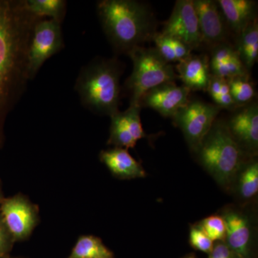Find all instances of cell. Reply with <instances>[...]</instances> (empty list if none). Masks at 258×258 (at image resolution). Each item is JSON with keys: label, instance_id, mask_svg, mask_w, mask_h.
Here are the masks:
<instances>
[{"label": "cell", "instance_id": "cell-9", "mask_svg": "<svg viewBox=\"0 0 258 258\" xmlns=\"http://www.w3.org/2000/svg\"><path fill=\"white\" fill-rule=\"evenodd\" d=\"M161 33L177 39L191 50L200 47L203 39L194 0L176 2L170 18L164 23Z\"/></svg>", "mask_w": 258, "mask_h": 258}, {"label": "cell", "instance_id": "cell-21", "mask_svg": "<svg viewBox=\"0 0 258 258\" xmlns=\"http://www.w3.org/2000/svg\"><path fill=\"white\" fill-rule=\"evenodd\" d=\"M152 40L161 57L169 63L179 62L191 54V50L182 42L161 32H157Z\"/></svg>", "mask_w": 258, "mask_h": 258}, {"label": "cell", "instance_id": "cell-13", "mask_svg": "<svg viewBox=\"0 0 258 258\" xmlns=\"http://www.w3.org/2000/svg\"><path fill=\"white\" fill-rule=\"evenodd\" d=\"M233 138L243 149L256 152L258 147L257 103H249L237 111L226 123Z\"/></svg>", "mask_w": 258, "mask_h": 258}, {"label": "cell", "instance_id": "cell-1", "mask_svg": "<svg viewBox=\"0 0 258 258\" xmlns=\"http://www.w3.org/2000/svg\"><path fill=\"white\" fill-rule=\"evenodd\" d=\"M42 18L29 11L25 0H0V149L7 118L30 81L29 45L35 24Z\"/></svg>", "mask_w": 258, "mask_h": 258}, {"label": "cell", "instance_id": "cell-3", "mask_svg": "<svg viewBox=\"0 0 258 258\" xmlns=\"http://www.w3.org/2000/svg\"><path fill=\"white\" fill-rule=\"evenodd\" d=\"M123 69L124 66L115 57H97L83 67L75 85L83 106L110 117L119 111Z\"/></svg>", "mask_w": 258, "mask_h": 258}, {"label": "cell", "instance_id": "cell-19", "mask_svg": "<svg viewBox=\"0 0 258 258\" xmlns=\"http://www.w3.org/2000/svg\"><path fill=\"white\" fill-rule=\"evenodd\" d=\"M236 50L247 71L253 67L258 57V23L255 17L238 35Z\"/></svg>", "mask_w": 258, "mask_h": 258}, {"label": "cell", "instance_id": "cell-23", "mask_svg": "<svg viewBox=\"0 0 258 258\" xmlns=\"http://www.w3.org/2000/svg\"><path fill=\"white\" fill-rule=\"evenodd\" d=\"M207 91L216 106L222 109L234 110L237 108L231 96L228 81L223 78L212 76Z\"/></svg>", "mask_w": 258, "mask_h": 258}, {"label": "cell", "instance_id": "cell-29", "mask_svg": "<svg viewBox=\"0 0 258 258\" xmlns=\"http://www.w3.org/2000/svg\"><path fill=\"white\" fill-rule=\"evenodd\" d=\"M209 258H240L234 253L224 242H219L214 246Z\"/></svg>", "mask_w": 258, "mask_h": 258}, {"label": "cell", "instance_id": "cell-16", "mask_svg": "<svg viewBox=\"0 0 258 258\" xmlns=\"http://www.w3.org/2000/svg\"><path fill=\"white\" fill-rule=\"evenodd\" d=\"M99 159L111 174L118 179H132L146 176L142 164L129 154L127 149L114 147L101 151Z\"/></svg>", "mask_w": 258, "mask_h": 258}, {"label": "cell", "instance_id": "cell-31", "mask_svg": "<svg viewBox=\"0 0 258 258\" xmlns=\"http://www.w3.org/2000/svg\"><path fill=\"white\" fill-rule=\"evenodd\" d=\"M183 258H196V257H195V254L191 253L189 254H187V255L185 256V257H183Z\"/></svg>", "mask_w": 258, "mask_h": 258}, {"label": "cell", "instance_id": "cell-5", "mask_svg": "<svg viewBox=\"0 0 258 258\" xmlns=\"http://www.w3.org/2000/svg\"><path fill=\"white\" fill-rule=\"evenodd\" d=\"M128 55L133 62V71L124 84L129 105L139 106L142 96L148 91L160 85L175 83L178 79L175 70L156 47H136Z\"/></svg>", "mask_w": 258, "mask_h": 258}, {"label": "cell", "instance_id": "cell-10", "mask_svg": "<svg viewBox=\"0 0 258 258\" xmlns=\"http://www.w3.org/2000/svg\"><path fill=\"white\" fill-rule=\"evenodd\" d=\"M141 109L139 106L129 105L125 111L111 115L108 145L128 150L134 149L140 139L148 138L141 121Z\"/></svg>", "mask_w": 258, "mask_h": 258}, {"label": "cell", "instance_id": "cell-28", "mask_svg": "<svg viewBox=\"0 0 258 258\" xmlns=\"http://www.w3.org/2000/svg\"><path fill=\"white\" fill-rule=\"evenodd\" d=\"M15 242L13 235L0 215V257L10 254Z\"/></svg>", "mask_w": 258, "mask_h": 258}, {"label": "cell", "instance_id": "cell-7", "mask_svg": "<svg viewBox=\"0 0 258 258\" xmlns=\"http://www.w3.org/2000/svg\"><path fill=\"white\" fill-rule=\"evenodd\" d=\"M64 46L61 23L51 19H40L34 27L29 45L30 80L35 79L45 61L60 52Z\"/></svg>", "mask_w": 258, "mask_h": 258}, {"label": "cell", "instance_id": "cell-27", "mask_svg": "<svg viewBox=\"0 0 258 258\" xmlns=\"http://www.w3.org/2000/svg\"><path fill=\"white\" fill-rule=\"evenodd\" d=\"M189 242L193 248L205 253L210 254L214 247L213 241L210 240L198 226L191 227Z\"/></svg>", "mask_w": 258, "mask_h": 258}, {"label": "cell", "instance_id": "cell-15", "mask_svg": "<svg viewBox=\"0 0 258 258\" xmlns=\"http://www.w3.org/2000/svg\"><path fill=\"white\" fill-rule=\"evenodd\" d=\"M210 60L212 76L227 80L237 76H248L237 50L227 42L212 47Z\"/></svg>", "mask_w": 258, "mask_h": 258}, {"label": "cell", "instance_id": "cell-20", "mask_svg": "<svg viewBox=\"0 0 258 258\" xmlns=\"http://www.w3.org/2000/svg\"><path fill=\"white\" fill-rule=\"evenodd\" d=\"M67 258H114V254L100 237L81 235Z\"/></svg>", "mask_w": 258, "mask_h": 258}, {"label": "cell", "instance_id": "cell-18", "mask_svg": "<svg viewBox=\"0 0 258 258\" xmlns=\"http://www.w3.org/2000/svg\"><path fill=\"white\" fill-rule=\"evenodd\" d=\"M225 23L238 36L255 18V3L250 0H218Z\"/></svg>", "mask_w": 258, "mask_h": 258}, {"label": "cell", "instance_id": "cell-4", "mask_svg": "<svg viewBox=\"0 0 258 258\" xmlns=\"http://www.w3.org/2000/svg\"><path fill=\"white\" fill-rule=\"evenodd\" d=\"M196 151L205 169L221 184L232 181L244 159L243 149L221 120L215 122Z\"/></svg>", "mask_w": 258, "mask_h": 258}, {"label": "cell", "instance_id": "cell-12", "mask_svg": "<svg viewBox=\"0 0 258 258\" xmlns=\"http://www.w3.org/2000/svg\"><path fill=\"white\" fill-rule=\"evenodd\" d=\"M203 44L212 47L226 42L225 20L217 1L194 0Z\"/></svg>", "mask_w": 258, "mask_h": 258}, {"label": "cell", "instance_id": "cell-24", "mask_svg": "<svg viewBox=\"0 0 258 258\" xmlns=\"http://www.w3.org/2000/svg\"><path fill=\"white\" fill-rule=\"evenodd\" d=\"M248 76H237L228 79L232 99L237 107L249 104L255 96V91Z\"/></svg>", "mask_w": 258, "mask_h": 258}, {"label": "cell", "instance_id": "cell-25", "mask_svg": "<svg viewBox=\"0 0 258 258\" xmlns=\"http://www.w3.org/2000/svg\"><path fill=\"white\" fill-rule=\"evenodd\" d=\"M239 189L244 199L253 198L258 191V164L254 161L246 167L240 178Z\"/></svg>", "mask_w": 258, "mask_h": 258}, {"label": "cell", "instance_id": "cell-8", "mask_svg": "<svg viewBox=\"0 0 258 258\" xmlns=\"http://www.w3.org/2000/svg\"><path fill=\"white\" fill-rule=\"evenodd\" d=\"M39 207L21 193L0 201V215L13 235L15 242L30 238L40 223Z\"/></svg>", "mask_w": 258, "mask_h": 258}, {"label": "cell", "instance_id": "cell-2", "mask_svg": "<svg viewBox=\"0 0 258 258\" xmlns=\"http://www.w3.org/2000/svg\"><path fill=\"white\" fill-rule=\"evenodd\" d=\"M102 28L117 54L128 55L153 40L157 21L152 10L135 0H101L96 5Z\"/></svg>", "mask_w": 258, "mask_h": 258}, {"label": "cell", "instance_id": "cell-22", "mask_svg": "<svg viewBox=\"0 0 258 258\" xmlns=\"http://www.w3.org/2000/svg\"><path fill=\"white\" fill-rule=\"evenodd\" d=\"M27 8L32 14L62 23L66 16L67 3L64 0H25Z\"/></svg>", "mask_w": 258, "mask_h": 258}, {"label": "cell", "instance_id": "cell-17", "mask_svg": "<svg viewBox=\"0 0 258 258\" xmlns=\"http://www.w3.org/2000/svg\"><path fill=\"white\" fill-rule=\"evenodd\" d=\"M225 223L226 244L240 258H250L251 232L248 221L235 212H227L223 217Z\"/></svg>", "mask_w": 258, "mask_h": 258}, {"label": "cell", "instance_id": "cell-30", "mask_svg": "<svg viewBox=\"0 0 258 258\" xmlns=\"http://www.w3.org/2000/svg\"><path fill=\"white\" fill-rule=\"evenodd\" d=\"M3 198H5L4 196H3V188H2L1 181H0V201H1Z\"/></svg>", "mask_w": 258, "mask_h": 258}, {"label": "cell", "instance_id": "cell-26", "mask_svg": "<svg viewBox=\"0 0 258 258\" xmlns=\"http://www.w3.org/2000/svg\"><path fill=\"white\" fill-rule=\"evenodd\" d=\"M198 227L213 242L222 241L225 239V223L222 217H209L205 219Z\"/></svg>", "mask_w": 258, "mask_h": 258}, {"label": "cell", "instance_id": "cell-32", "mask_svg": "<svg viewBox=\"0 0 258 258\" xmlns=\"http://www.w3.org/2000/svg\"><path fill=\"white\" fill-rule=\"evenodd\" d=\"M0 258H14V257H12L10 255V254H8V255L3 256V257H1Z\"/></svg>", "mask_w": 258, "mask_h": 258}, {"label": "cell", "instance_id": "cell-11", "mask_svg": "<svg viewBox=\"0 0 258 258\" xmlns=\"http://www.w3.org/2000/svg\"><path fill=\"white\" fill-rule=\"evenodd\" d=\"M190 92L184 86H177L175 83H165L146 93L140 100L139 106L152 108L162 116L172 118L189 102Z\"/></svg>", "mask_w": 258, "mask_h": 258}, {"label": "cell", "instance_id": "cell-6", "mask_svg": "<svg viewBox=\"0 0 258 258\" xmlns=\"http://www.w3.org/2000/svg\"><path fill=\"white\" fill-rule=\"evenodd\" d=\"M222 108L200 100H189L172 117L189 147L196 151L215 123Z\"/></svg>", "mask_w": 258, "mask_h": 258}, {"label": "cell", "instance_id": "cell-14", "mask_svg": "<svg viewBox=\"0 0 258 258\" xmlns=\"http://www.w3.org/2000/svg\"><path fill=\"white\" fill-rule=\"evenodd\" d=\"M178 78L191 91H207L212 77L210 60L205 55H192L176 64Z\"/></svg>", "mask_w": 258, "mask_h": 258}]
</instances>
